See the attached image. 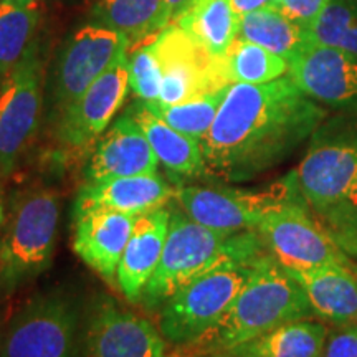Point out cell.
I'll list each match as a JSON object with an SVG mask.
<instances>
[{"label":"cell","mask_w":357,"mask_h":357,"mask_svg":"<svg viewBox=\"0 0 357 357\" xmlns=\"http://www.w3.org/2000/svg\"><path fill=\"white\" fill-rule=\"evenodd\" d=\"M280 0H230L231 8L238 17L266 7H278Z\"/></svg>","instance_id":"cell-34"},{"label":"cell","mask_w":357,"mask_h":357,"mask_svg":"<svg viewBox=\"0 0 357 357\" xmlns=\"http://www.w3.org/2000/svg\"><path fill=\"white\" fill-rule=\"evenodd\" d=\"M306 318H314V312L300 283L268 253L253 263L234 305L199 349L202 354L234 349L281 324Z\"/></svg>","instance_id":"cell-4"},{"label":"cell","mask_w":357,"mask_h":357,"mask_svg":"<svg viewBox=\"0 0 357 357\" xmlns=\"http://www.w3.org/2000/svg\"><path fill=\"white\" fill-rule=\"evenodd\" d=\"M328 3L329 0H280L276 8H280L284 15L301 25L303 29L311 30Z\"/></svg>","instance_id":"cell-33"},{"label":"cell","mask_w":357,"mask_h":357,"mask_svg":"<svg viewBox=\"0 0 357 357\" xmlns=\"http://www.w3.org/2000/svg\"><path fill=\"white\" fill-rule=\"evenodd\" d=\"M265 255L268 250L257 230L223 234L194 222L174 205L162 257L144 288L141 305L149 311L160 310L177 289L207 271L253 265Z\"/></svg>","instance_id":"cell-2"},{"label":"cell","mask_w":357,"mask_h":357,"mask_svg":"<svg viewBox=\"0 0 357 357\" xmlns=\"http://www.w3.org/2000/svg\"><path fill=\"white\" fill-rule=\"evenodd\" d=\"M91 17L121 32L131 47L142 40L155 38L167 26L164 22V0H96Z\"/></svg>","instance_id":"cell-25"},{"label":"cell","mask_w":357,"mask_h":357,"mask_svg":"<svg viewBox=\"0 0 357 357\" xmlns=\"http://www.w3.org/2000/svg\"><path fill=\"white\" fill-rule=\"evenodd\" d=\"M229 86H223L217 91L207 93L194 100L177 102V105H164L160 101H142L144 105L158 114L162 121L181 131L192 139L199 141L202 144L204 137L211 131L215 116L220 108L223 98H225Z\"/></svg>","instance_id":"cell-28"},{"label":"cell","mask_w":357,"mask_h":357,"mask_svg":"<svg viewBox=\"0 0 357 357\" xmlns=\"http://www.w3.org/2000/svg\"><path fill=\"white\" fill-rule=\"evenodd\" d=\"M294 174L303 200L318 217L344 197L357 178V113L326 118Z\"/></svg>","instance_id":"cell-6"},{"label":"cell","mask_w":357,"mask_h":357,"mask_svg":"<svg viewBox=\"0 0 357 357\" xmlns=\"http://www.w3.org/2000/svg\"><path fill=\"white\" fill-rule=\"evenodd\" d=\"M128 114L139 124L147 141L158 155L160 166L166 167L176 177L194 178L207 176L202 144L192 139L154 114L141 100L132 102L126 109Z\"/></svg>","instance_id":"cell-21"},{"label":"cell","mask_w":357,"mask_h":357,"mask_svg":"<svg viewBox=\"0 0 357 357\" xmlns=\"http://www.w3.org/2000/svg\"><path fill=\"white\" fill-rule=\"evenodd\" d=\"M190 2L192 0H164V22H166V25L172 24Z\"/></svg>","instance_id":"cell-35"},{"label":"cell","mask_w":357,"mask_h":357,"mask_svg":"<svg viewBox=\"0 0 357 357\" xmlns=\"http://www.w3.org/2000/svg\"><path fill=\"white\" fill-rule=\"evenodd\" d=\"M131 50L129 40L118 30L88 22L66 40L50 78L52 111L58 114L78 100L114 63L123 52Z\"/></svg>","instance_id":"cell-11"},{"label":"cell","mask_w":357,"mask_h":357,"mask_svg":"<svg viewBox=\"0 0 357 357\" xmlns=\"http://www.w3.org/2000/svg\"><path fill=\"white\" fill-rule=\"evenodd\" d=\"M47 70L38 45L0 79V181L17 171L42 123Z\"/></svg>","instance_id":"cell-8"},{"label":"cell","mask_w":357,"mask_h":357,"mask_svg":"<svg viewBox=\"0 0 357 357\" xmlns=\"http://www.w3.org/2000/svg\"><path fill=\"white\" fill-rule=\"evenodd\" d=\"M153 45L162 70L158 101L164 105L194 100L230 84L223 70V56L212 55L178 25H167Z\"/></svg>","instance_id":"cell-13"},{"label":"cell","mask_w":357,"mask_h":357,"mask_svg":"<svg viewBox=\"0 0 357 357\" xmlns=\"http://www.w3.org/2000/svg\"><path fill=\"white\" fill-rule=\"evenodd\" d=\"M294 199H303L294 171L265 190L181 185L174 197L187 217L223 234L255 230L270 208Z\"/></svg>","instance_id":"cell-9"},{"label":"cell","mask_w":357,"mask_h":357,"mask_svg":"<svg viewBox=\"0 0 357 357\" xmlns=\"http://www.w3.org/2000/svg\"><path fill=\"white\" fill-rule=\"evenodd\" d=\"M159 160L144 131L126 111L89 151L84 181L158 174Z\"/></svg>","instance_id":"cell-16"},{"label":"cell","mask_w":357,"mask_h":357,"mask_svg":"<svg viewBox=\"0 0 357 357\" xmlns=\"http://www.w3.org/2000/svg\"><path fill=\"white\" fill-rule=\"evenodd\" d=\"M321 357H357V323L329 328Z\"/></svg>","instance_id":"cell-32"},{"label":"cell","mask_w":357,"mask_h":357,"mask_svg":"<svg viewBox=\"0 0 357 357\" xmlns=\"http://www.w3.org/2000/svg\"><path fill=\"white\" fill-rule=\"evenodd\" d=\"M6 211H7V195H6V190H3L2 181H0V238H2L3 222H6Z\"/></svg>","instance_id":"cell-36"},{"label":"cell","mask_w":357,"mask_h":357,"mask_svg":"<svg viewBox=\"0 0 357 357\" xmlns=\"http://www.w3.org/2000/svg\"><path fill=\"white\" fill-rule=\"evenodd\" d=\"M43 3L0 0V79L15 68L37 45Z\"/></svg>","instance_id":"cell-26"},{"label":"cell","mask_w":357,"mask_h":357,"mask_svg":"<svg viewBox=\"0 0 357 357\" xmlns=\"http://www.w3.org/2000/svg\"><path fill=\"white\" fill-rule=\"evenodd\" d=\"M60 215V194L48 185L30 184L8 195L0 238V294L19 291L50 270Z\"/></svg>","instance_id":"cell-3"},{"label":"cell","mask_w":357,"mask_h":357,"mask_svg":"<svg viewBox=\"0 0 357 357\" xmlns=\"http://www.w3.org/2000/svg\"><path fill=\"white\" fill-rule=\"evenodd\" d=\"M329 326L314 318L289 321L227 352L240 357H321Z\"/></svg>","instance_id":"cell-22"},{"label":"cell","mask_w":357,"mask_h":357,"mask_svg":"<svg viewBox=\"0 0 357 357\" xmlns=\"http://www.w3.org/2000/svg\"><path fill=\"white\" fill-rule=\"evenodd\" d=\"M79 334L77 300L63 291L40 293L8 321L0 357H78Z\"/></svg>","instance_id":"cell-7"},{"label":"cell","mask_w":357,"mask_h":357,"mask_svg":"<svg viewBox=\"0 0 357 357\" xmlns=\"http://www.w3.org/2000/svg\"><path fill=\"white\" fill-rule=\"evenodd\" d=\"M318 218L347 255L357 257V178L344 197Z\"/></svg>","instance_id":"cell-31"},{"label":"cell","mask_w":357,"mask_h":357,"mask_svg":"<svg viewBox=\"0 0 357 357\" xmlns=\"http://www.w3.org/2000/svg\"><path fill=\"white\" fill-rule=\"evenodd\" d=\"M82 334L84 357H172L159 328L111 298H96Z\"/></svg>","instance_id":"cell-14"},{"label":"cell","mask_w":357,"mask_h":357,"mask_svg":"<svg viewBox=\"0 0 357 357\" xmlns=\"http://www.w3.org/2000/svg\"><path fill=\"white\" fill-rule=\"evenodd\" d=\"M199 357H240V356H235L227 351H218V352H205V354H200Z\"/></svg>","instance_id":"cell-37"},{"label":"cell","mask_w":357,"mask_h":357,"mask_svg":"<svg viewBox=\"0 0 357 357\" xmlns=\"http://www.w3.org/2000/svg\"><path fill=\"white\" fill-rule=\"evenodd\" d=\"M12 2H22V3H43L45 0H12Z\"/></svg>","instance_id":"cell-38"},{"label":"cell","mask_w":357,"mask_h":357,"mask_svg":"<svg viewBox=\"0 0 357 357\" xmlns=\"http://www.w3.org/2000/svg\"><path fill=\"white\" fill-rule=\"evenodd\" d=\"M169 222L171 207H160L136 217L116 273V288L129 303H141L144 288L162 257Z\"/></svg>","instance_id":"cell-19"},{"label":"cell","mask_w":357,"mask_h":357,"mask_svg":"<svg viewBox=\"0 0 357 357\" xmlns=\"http://www.w3.org/2000/svg\"><path fill=\"white\" fill-rule=\"evenodd\" d=\"M136 217L114 211H88L73 215V252L114 287Z\"/></svg>","instance_id":"cell-18"},{"label":"cell","mask_w":357,"mask_h":357,"mask_svg":"<svg viewBox=\"0 0 357 357\" xmlns=\"http://www.w3.org/2000/svg\"><path fill=\"white\" fill-rule=\"evenodd\" d=\"M255 230L268 253L288 271L352 263L323 223L311 215L303 199L288 200L270 208Z\"/></svg>","instance_id":"cell-10"},{"label":"cell","mask_w":357,"mask_h":357,"mask_svg":"<svg viewBox=\"0 0 357 357\" xmlns=\"http://www.w3.org/2000/svg\"><path fill=\"white\" fill-rule=\"evenodd\" d=\"M128 91L129 52H123L78 100L56 116L53 136L58 147L66 153H89L123 108Z\"/></svg>","instance_id":"cell-12"},{"label":"cell","mask_w":357,"mask_h":357,"mask_svg":"<svg viewBox=\"0 0 357 357\" xmlns=\"http://www.w3.org/2000/svg\"><path fill=\"white\" fill-rule=\"evenodd\" d=\"M253 265L220 266L189 281L160 306L159 331L171 346L199 347L234 305Z\"/></svg>","instance_id":"cell-5"},{"label":"cell","mask_w":357,"mask_h":357,"mask_svg":"<svg viewBox=\"0 0 357 357\" xmlns=\"http://www.w3.org/2000/svg\"><path fill=\"white\" fill-rule=\"evenodd\" d=\"M2 336H3V324H2V311H0V342H2Z\"/></svg>","instance_id":"cell-39"},{"label":"cell","mask_w":357,"mask_h":357,"mask_svg":"<svg viewBox=\"0 0 357 357\" xmlns=\"http://www.w3.org/2000/svg\"><path fill=\"white\" fill-rule=\"evenodd\" d=\"M310 33L314 43L357 56V0H329Z\"/></svg>","instance_id":"cell-29"},{"label":"cell","mask_w":357,"mask_h":357,"mask_svg":"<svg viewBox=\"0 0 357 357\" xmlns=\"http://www.w3.org/2000/svg\"><path fill=\"white\" fill-rule=\"evenodd\" d=\"M131 53V52H129ZM162 84V70L153 42L136 48L129 55V89L141 101H158Z\"/></svg>","instance_id":"cell-30"},{"label":"cell","mask_w":357,"mask_h":357,"mask_svg":"<svg viewBox=\"0 0 357 357\" xmlns=\"http://www.w3.org/2000/svg\"><path fill=\"white\" fill-rule=\"evenodd\" d=\"M305 291L314 318L331 328L357 323V265H323L288 271Z\"/></svg>","instance_id":"cell-20"},{"label":"cell","mask_w":357,"mask_h":357,"mask_svg":"<svg viewBox=\"0 0 357 357\" xmlns=\"http://www.w3.org/2000/svg\"><path fill=\"white\" fill-rule=\"evenodd\" d=\"M288 77L319 105L357 113V56L312 42L288 61Z\"/></svg>","instance_id":"cell-15"},{"label":"cell","mask_w":357,"mask_h":357,"mask_svg":"<svg viewBox=\"0 0 357 357\" xmlns=\"http://www.w3.org/2000/svg\"><path fill=\"white\" fill-rule=\"evenodd\" d=\"M172 24L185 30L212 55L222 58L238 37L240 17L230 0H192Z\"/></svg>","instance_id":"cell-23"},{"label":"cell","mask_w":357,"mask_h":357,"mask_svg":"<svg viewBox=\"0 0 357 357\" xmlns=\"http://www.w3.org/2000/svg\"><path fill=\"white\" fill-rule=\"evenodd\" d=\"M238 38L260 45L287 61L312 43L310 30L303 29L276 7L260 8L240 17Z\"/></svg>","instance_id":"cell-24"},{"label":"cell","mask_w":357,"mask_h":357,"mask_svg":"<svg viewBox=\"0 0 357 357\" xmlns=\"http://www.w3.org/2000/svg\"><path fill=\"white\" fill-rule=\"evenodd\" d=\"M176 197L172 187L160 174L84 181L75 195L73 215L88 211H114L131 215L167 207Z\"/></svg>","instance_id":"cell-17"},{"label":"cell","mask_w":357,"mask_h":357,"mask_svg":"<svg viewBox=\"0 0 357 357\" xmlns=\"http://www.w3.org/2000/svg\"><path fill=\"white\" fill-rule=\"evenodd\" d=\"M326 118L328 111L288 75L263 84H230L202 141L207 176L255 178L288 159Z\"/></svg>","instance_id":"cell-1"},{"label":"cell","mask_w":357,"mask_h":357,"mask_svg":"<svg viewBox=\"0 0 357 357\" xmlns=\"http://www.w3.org/2000/svg\"><path fill=\"white\" fill-rule=\"evenodd\" d=\"M288 61L260 45L238 38L223 55V70L230 84H263L288 75Z\"/></svg>","instance_id":"cell-27"}]
</instances>
